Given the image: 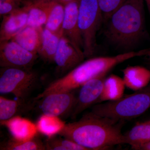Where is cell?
<instances>
[{
    "label": "cell",
    "instance_id": "6da1fadb",
    "mask_svg": "<svg viewBox=\"0 0 150 150\" xmlns=\"http://www.w3.org/2000/svg\"><path fill=\"white\" fill-rule=\"evenodd\" d=\"M124 122L102 117L91 111L79 121L65 124L58 134L87 150H106L125 144L121 132Z\"/></svg>",
    "mask_w": 150,
    "mask_h": 150
},
{
    "label": "cell",
    "instance_id": "7a4b0ae2",
    "mask_svg": "<svg viewBox=\"0 0 150 150\" xmlns=\"http://www.w3.org/2000/svg\"><path fill=\"white\" fill-rule=\"evenodd\" d=\"M144 8V0H126L106 23V39L116 48L132 51L145 32Z\"/></svg>",
    "mask_w": 150,
    "mask_h": 150
},
{
    "label": "cell",
    "instance_id": "3957f363",
    "mask_svg": "<svg viewBox=\"0 0 150 150\" xmlns=\"http://www.w3.org/2000/svg\"><path fill=\"white\" fill-rule=\"evenodd\" d=\"M143 50L125 52L113 56L91 58L83 62L67 74L52 82L34 98L35 101L53 93L74 91L90 80L102 74H107L114 67L137 57L143 56Z\"/></svg>",
    "mask_w": 150,
    "mask_h": 150
},
{
    "label": "cell",
    "instance_id": "277c9868",
    "mask_svg": "<svg viewBox=\"0 0 150 150\" xmlns=\"http://www.w3.org/2000/svg\"><path fill=\"white\" fill-rule=\"evenodd\" d=\"M150 108V84L117 100L96 105L91 112L116 121L137 118Z\"/></svg>",
    "mask_w": 150,
    "mask_h": 150
},
{
    "label": "cell",
    "instance_id": "5b68a950",
    "mask_svg": "<svg viewBox=\"0 0 150 150\" xmlns=\"http://www.w3.org/2000/svg\"><path fill=\"white\" fill-rule=\"evenodd\" d=\"M103 23L98 0H79V24L85 58H92L96 48V35Z\"/></svg>",
    "mask_w": 150,
    "mask_h": 150
},
{
    "label": "cell",
    "instance_id": "8992f818",
    "mask_svg": "<svg viewBox=\"0 0 150 150\" xmlns=\"http://www.w3.org/2000/svg\"><path fill=\"white\" fill-rule=\"evenodd\" d=\"M36 73L30 69L1 68L0 74V93H11L18 99L27 100L36 85Z\"/></svg>",
    "mask_w": 150,
    "mask_h": 150
},
{
    "label": "cell",
    "instance_id": "52a82bcc",
    "mask_svg": "<svg viewBox=\"0 0 150 150\" xmlns=\"http://www.w3.org/2000/svg\"><path fill=\"white\" fill-rule=\"evenodd\" d=\"M0 66L30 69L35 60V54L23 48L12 40L0 43Z\"/></svg>",
    "mask_w": 150,
    "mask_h": 150
},
{
    "label": "cell",
    "instance_id": "ba28073f",
    "mask_svg": "<svg viewBox=\"0 0 150 150\" xmlns=\"http://www.w3.org/2000/svg\"><path fill=\"white\" fill-rule=\"evenodd\" d=\"M107 74H102L93 78L81 87L70 115L71 119H76L84 110L99 102Z\"/></svg>",
    "mask_w": 150,
    "mask_h": 150
},
{
    "label": "cell",
    "instance_id": "9c48e42d",
    "mask_svg": "<svg viewBox=\"0 0 150 150\" xmlns=\"http://www.w3.org/2000/svg\"><path fill=\"white\" fill-rule=\"evenodd\" d=\"M76 97L74 91L48 95L40 99V110L43 115L50 117L70 115Z\"/></svg>",
    "mask_w": 150,
    "mask_h": 150
},
{
    "label": "cell",
    "instance_id": "30bf717a",
    "mask_svg": "<svg viewBox=\"0 0 150 150\" xmlns=\"http://www.w3.org/2000/svg\"><path fill=\"white\" fill-rule=\"evenodd\" d=\"M85 58L83 52L78 50L67 38L62 35L54 59L57 72H69L82 63Z\"/></svg>",
    "mask_w": 150,
    "mask_h": 150
},
{
    "label": "cell",
    "instance_id": "8fae6325",
    "mask_svg": "<svg viewBox=\"0 0 150 150\" xmlns=\"http://www.w3.org/2000/svg\"><path fill=\"white\" fill-rule=\"evenodd\" d=\"M79 0H75L65 5L62 34L67 38L78 50L83 52V40L79 24Z\"/></svg>",
    "mask_w": 150,
    "mask_h": 150
},
{
    "label": "cell",
    "instance_id": "7c38bea8",
    "mask_svg": "<svg viewBox=\"0 0 150 150\" xmlns=\"http://www.w3.org/2000/svg\"><path fill=\"white\" fill-rule=\"evenodd\" d=\"M3 17L0 28V43L11 40L27 26V9L23 5Z\"/></svg>",
    "mask_w": 150,
    "mask_h": 150
},
{
    "label": "cell",
    "instance_id": "4fadbf2b",
    "mask_svg": "<svg viewBox=\"0 0 150 150\" xmlns=\"http://www.w3.org/2000/svg\"><path fill=\"white\" fill-rule=\"evenodd\" d=\"M56 1L26 0L23 5L27 9L28 26L41 28L45 25Z\"/></svg>",
    "mask_w": 150,
    "mask_h": 150
},
{
    "label": "cell",
    "instance_id": "5bb4252c",
    "mask_svg": "<svg viewBox=\"0 0 150 150\" xmlns=\"http://www.w3.org/2000/svg\"><path fill=\"white\" fill-rule=\"evenodd\" d=\"M125 86L137 91L147 86L150 81V70L140 66H129L122 70Z\"/></svg>",
    "mask_w": 150,
    "mask_h": 150
},
{
    "label": "cell",
    "instance_id": "9a60e30c",
    "mask_svg": "<svg viewBox=\"0 0 150 150\" xmlns=\"http://www.w3.org/2000/svg\"><path fill=\"white\" fill-rule=\"evenodd\" d=\"M42 27L27 26L15 35L11 40L23 48L35 54H38L41 40Z\"/></svg>",
    "mask_w": 150,
    "mask_h": 150
},
{
    "label": "cell",
    "instance_id": "2e32d148",
    "mask_svg": "<svg viewBox=\"0 0 150 150\" xmlns=\"http://www.w3.org/2000/svg\"><path fill=\"white\" fill-rule=\"evenodd\" d=\"M35 102V101H34ZM28 103L27 100H13L0 96V120L1 123L17 116L29 110L34 105Z\"/></svg>",
    "mask_w": 150,
    "mask_h": 150
},
{
    "label": "cell",
    "instance_id": "e0dca14e",
    "mask_svg": "<svg viewBox=\"0 0 150 150\" xmlns=\"http://www.w3.org/2000/svg\"><path fill=\"white\" fill-rule=\"evenodd\" d=\"M125 144L137 150L142 145L150 141V120L137 123L124 134Z\"/></svg>",
    "mask_w": 150,
    "mask_h": 150
},
{
    "label": "cell",
    "instance_id": "ac0fdd59",
    "mask_svg": "<svg viewBox=\"0 0 150 150\" xmlns=\"http://www.w3.org/2000/svg\"><path fill=\"white\" fill-rule=\"evenodd\" d=\"M62 35L51 32L44 28L41 32V40L38 54L46 62H54V57Z\"/></svg>",
    "mask_w": 150,
    "mask_h": 150
},
{
    "label": "cell",
    "instance_id": "d6986e66",
    "mask_svg": "<svg viewBox=\"0 0 150 150\" xmlns=\"http://www.w3.org/2000/svg\"><path fill=\"white\" fill-rule=\"evenodd\" d=\"M125 85L123 78L111 74L105 78L99 102L117 100L124 95Z\"/></svg>",
    "mask_w": 150,
    "mask_h": 150
},
{
    "label": "cell",
    "instance_id": "ffe728a7",
    "mask_svg": "<svg viewBox=\"0 0 150 150\" xmlns=\"http://www.w3.org/2000/svg\"><path fill=\"white\" fill-rule=\"evenodd\" d=\"M7 126L14 138L19 140H28L34 137L36 128L30 121L16 116L1 123Z\"/></svg>",
    "mask_w": 150,
    "mask_h": 150
},
{
    "label": "cell",
    "instance_id": "44dd1931",
    "mask_svg": "<svg viewBox=\"0 0 150 150\" xmlns=\"http://www.w3.org/2000/svg\"><path fill=\"white\" fill-rule=\"evenodd\" d=\"M65 5L56 0L45 24V28L51 32L62 34V28L65 16Z\"/></svg>",
    "mask_w": 150,
    "mask_h": 150
},
{
    "label": "cell",
    "instance_id": "7402d4cb",
    "mask_svg": "<svg viewBox=\"0 0 150 150\" xmlns=\"http://www.w3.org/2000/svg\"><path fill=\"white\" fill-rule=\"evenodd\" d=\"M1 150H44L45 144L35 137L28 140H19L14 138L1 145Z\"/></svg>",
    "mask_w": 150,
    "mask_h": 150
},
{
    "label": "cell",
    "instance_id": "603a6c76",
    "mask_svg": "<svg viewBox=\"0 0 150 150\" xmlns=\"http://www.w3.org/2000/svg\"><path fill=\"white\" fill-rule=\"evenodd\" d=\"M58 118L43 115L38 123V129L50 137L58 134L65 125Z\"/></svg>",
    "mask_w": 150,
    "mask_h": 150
},
{
    "label": "cell",
    "instance_id": "cb8c5ba5",
    "mask_svg": "<svg viewBox=\"0 0 150 150\" xmlns=\"http://www.w3.org/2000/svg\"><path fill=\"white\" fill-rule=\"evenodd\" d=\"M45 147L46 150H87L85 148L69 139L52 136L46 140Z\"/></svg>",
    "mask_w": 150,
    "mask_h": 150
},
{
    "label": "cell",
    "instance_id": "d4e9b609",
    "mask_svg": "<svg viewBox=\"0 0 150 150\" xmlns=\"http://www.w3.org/2000/svg\"><path fill=\"white\" fill-rule=\"evenodd\" d=\"M126 0H98L102 14L103 23H106L115 11L125 3Z\"/></svg>",
    "mask_w": 150,
    "mask_h": 150
},
{
    "label": "cell",
    "instance_id": "484cf974",
    "mask_svg": "<svg viewBox=\"0 0 150 150\" xmlns=\"http://www.w3.org/2000/svg\"><path fill=\"white\" fill-rule=\"evenodd\" d=\"M137 150H150V141L142 145Z\"/></svg>",
    "mask_w": 150,
    "mask_h": 150
},
{
    "label": "cell",
    "instance_id": "4316f807",
    "mask_svg": "<svg viewBox=\"0 0 150 150\" xmlns=\"http://www.w3.org/2000/svg\"><path fill=\"white\" fill-rule=\"evenodd\" d=\"M144 56L146 58L147 61H150V48L145 49Z\"/></svg>",
    "mask_w": 150,
    "mask_h": 150
},
{
    "label": "cell",
    "instance_id": "83f0119b",
    "mask_svg": "<svg viewBox=\"0 0 150 150\" xmlns=\"http://www.w3.org/2000/svg\"><path fill=\"white\" fill-rule=\"evenodd\" d=\"M57 1H59L62 4H63L65 5L67 4L68 3H69L73 1H75V0H57Z\"/></svg>",
    "mask_w": 150,
    "mask_h": 150
},
{
    "label": "cell",
    "instance_id": "f1b7e54d",
    "mask_svg": "<svg viewBox=\"0 0 150 150\" xmlns=\"http://www.w3.org/2000/svg\"><path fill=\"white\" fill-rule=\"evenodd\" d=\"M146 3L147 5L148 9L150 13V0H144Z\"/></svg>",
    "mask_w": 150,
    "mask_h": 150
},
{
    "label": "cell",
    "instance_id": "f546056e",
    "mask_svg": "<svg viewBox=\"0 0 150 150\" xmlns=\"http://www.w3.org/2000/svg\"><path fill=\"white\" fill-rule=\"evenodd\" d=\"M11 1H22L24 2L26 0H0V3L4 2Z\"/></svg>",
    "mask_w": 150,
    "mask_h": 150
},
{
    "label": "cell",
    "instance_id": "4dcf8cb0",
    "mask_svg": "<svg viewBox=\"0 0 150 150\" xmlns=\"http://www.w3.org/2000/svg\"><path fill=\"white\" fill-rule=\"evenodd\" d=\"M147 64L148 67H149V69L150 70V61H147Z\"/></svg>",
    "mask_w": 150,
    "mask_h": 150
}]
</instances>
